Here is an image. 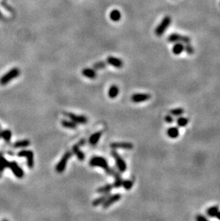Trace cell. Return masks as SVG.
Here are the masks:
<instances>
[{
    "label": "cell",
    "mask_w": 220,
    "mask_h": 221,
    "mask_svg": "<svg viewBox=\"0 0 220 221\" xmlns=\"http://www.w3.org/2000/svg\"><path fill=\"white\" fill-rule=\"evenodd\" d=\"M89 165L91 167H99L105 170V173L108 175L113 176L114 173V170L113 168L109 167L108 163L106 159L102 157H94L89 161Z\"/></svg>",
    "instance_id": "cell-1"
},
{
    "label": "cell",
    "mask_w": 220,
    "mask_h": 221,
    "mask_svg": "<svg viewBox=\"0 0 220 221\" xmlns=\"http://www.w3.org/2000/svg\"><path fill=\"white\" fill-rule=\"evenodd\" d=\"M20 75V70L19 68L15 67L10 70L8 72L4 74L1 78H0V85H6L10 82L11 80L17 78Z\"/></svg>",
    "instance_id": "cell-2"
},
{
    "label": "cell",
    "mask_w": 220,
    "mask_h": 221,
    "mask_svg": "<svg viewBox=\"0 0 220 221\" xmlns=\"http://www.w3.org/2000/svg\"><path fill=\"white\" fill-rule=\"evenodd\" d=\"M72 152L67 151V152H65V154L64 155L62 156L61 159L60 160L58 164L56 165L55 170L56 172L58 173H61L64 171L65 168H66L68 160H69L70 157H72Z\"/></svg>",
    "instance_id": "cell-3"
},
{
    "label": "cell",
    "mask_w": 220,
    "mask_h": 221,
    "mask_svg": "<svg viewBox=\"0 0 220 221\" xmlns=\"http://www.w3.org/2000/svg\"><path fill=\"white\" fill-rule=\"evenodd\" d=\"M111 155H112V157H113L114 160H115L116 165H117L118 170H119L121 173L125 172L126 170V164L125 161L123 160L122 157H121L115 150H112V151L111 152Z\"/></svg>",
    "instance_id": "cell-4"
},
{
    "label": "cell",
    "mask_w": 220,
    "mask_h": 221,
    "mask_svg": "<svg viewBox=\"0 0 220 221\" xmlns=\"http://www.w3.org/2000/svg\"><path fill=\"white\" fill-rule=\"evenodd\" d=\"M17 155L19 157H27V166L28 168H32L34 167V153L31 150H23L19 151L17 153Z\"/></svg>",
    "instance_id": "cell-5"
},
{
    "label": "cell",
    "mask_w": 220,
    "mask_h": 221,
    "mask_svg": "<svg viewBox=\"0 0 220 221\" xmlns=\"http://www.w3.org/2000/svg\"><path fill=\"white\" fill-rule=\"evenodd\" d=\"M171 22V19L170 17H166L165 18H164V20L162 21V22L160 23L158 27H156L155 29V34L157 36H161L164 34V31L168 28L169 25H170Z\"/></svg>",
    "instance_id": "cell-6"
},
{
    "label": "cell",
    "mask_w": 220,
    "mask_h": 221,
    "mask_svg": "<svg viewBox=\"0 0 220 221\" xmlns=\"http://www.w3.org/2000/svg\"><path fill=\"white\" fill-rule=\"evenodd\" d=\"M64 115L67 116L72 121L75 122L77 124H86L88 122L87 117L83 115H78L72 113H65Z\"/></svg>",
    "instance_id": "cell-7"
},
{
    "label": "cell",
    "mask_w": 220,
    "mask_h": 221,
    "mask_svg": "<svg viewBox=\"0 0 220 221\" xmlns=\"http://www.w3.org/2000/svg\"><path fill=\"white\" fill-rule=\"evenodd\" d=\"M9 168L11 169L12 173H14V175H15L17 178H22L23 177H24V171H23V170L20 168V166L17 164V162H15V161L10 162V165H9Z\"/></svg>",
    "instance_id": "cell-8"
},
{
    "label": "cell",
    "mask_w": 220,
    "mask_h": 221,
    "mask_svg": "<svg viewBox=\"0 0 220 221\" xmlns=\"http://www.w3.org/2000/svg\"><path fill=\"white\" fill-rule=\"evenodd\" d=\"M121 198V195L119 193L114 194V195H110L107 198V199L105 201V203L102 204L103 208H105V209L108 208L109 207H110L112 204H114V203L119 201Z\"/></svg>",
    "instance_id": "cell-9"
},
{
    "label": "cell",
    "mask_w": 220,
    "mask_h": 221,
    "mask_svg": "<svg viewBox=\"0 0 220 221\" xmlns=\"http://www.w3.org/2000/svg\"><path fill=\"white\" fill-rule=\"evenodd\" d=\"M151 98V95L147 93H136L134 94L131 97V100L133 102L139 103L142 102H145Z\"/></svg>",
    "instance_id": "cell-10"
},
{
    "label": "cell",
    "mask_w": 220,
    "mask_h": 221,
    "mask_svg": "<svg viewBox=\"0 0 220 221\" xmlns=\"http://www.w3.org/2000/svg\"><path fill=\"white\" fill-rule=\"evenodd\" d=\"M112 149H124V150H132L134 145L131 143H113L110 145Z\"/></svg>",
    "instance_id": "cell-11"
},
{
    "label": "cell",
    "mask_w": 220,
    "mask_h": 221,
    "mask_svg": "<svg viewBox=\"0 0 220 221\" xmlns=\"http://www.w3.org/2000/svg\"><path fill=\"white\" fill-rule=\"evenodd\" d=\"M107 62L116 68H121L123 66V62L121 59L117 58V57H111V56L107 57Z\"/></svg>",
    "instance_id": "cell-12"
},
{
    "label": "cell",
    "mask_w": 220,
    "mask_h": 221,
    "mask_svg": "<svg viewBox=\"0 0 220 221\" xmlns=\"http://www.w3.org/2000/svg\"><path fill=\"white\" fill-rule=\"evenodd\" d=\"M80 147L81 146L79 145L78 143L74 145L73 147H72V152L76 155L79 160L83 161L84 160V157H85V156H84V154L82 152V150H80Z\"/></svg>",
    "instance_id": "cell-13"
},
{
    "label": "cell",
    "mask_w": 220,
    "mask_h": 221,
    "mask_svg": "<svg viewBox=\"0 0 220 221\" xmlns=\"http://www.w3.org/2000/svg\"><path fill=\"white\" fill-rule=\"evenodd\" d=\"M111 195L110 192H107V193H104L102 194V195L100 196V197L96 198L94 201L92 202V205L93 206L96 207L99 206L100 205H102L104 203H105V201L107 199V198L109 197Z\"/></svg>",
    "instance_id": "cell-14"
},
{
    "label": "cell",
    "mask_w": 220,
    "mask_h": 221,
    "mask_svg": "<svg viewBox=\"0 0 220 221\" xmlns=\"http://www.w3.org/2000/svg\"><path fill=\"white\" fill-rule=\"evenodd\" d=\"M113 177L114 178V182L113 184L114 187H115V188H119V187H121V186H122L123 180L119 172L116 171H114Z\"/></svg>",
    "instance_id": "cell-15"
},
{
    "label": "cell",
    "mask_w": 220,
    "mask_h": 221,
    "mask_svg": "<svg viewBox=\"0 0 220 221\" xmlns=\"http://www.w3.org/2000/svg\"><path fill=\"white\" fill-rule=\"evenodd\" d=\"M167 134L169 138H172V139H175V138H178L179 135V128L177 127H169L167 131Z\"/></svg>",
    "instance_id": "cell-16"
},
{
    "label": "cell",
    "mask_w": 220,
    "mask_h": 221,
    "mask_svg": "<svg viewBox=\"0 0 220 221\" xmlns=\"http://www.w3.org/2000/svg\"><path fill=\"white\" fill-rule=\"evenodd\" d=\"M82 75L86 78H88L89 79H95L96 77V71L94 69H91V68H85L82 70Z\"/></svg>",
    "instance_id": "cell-17"
},
{
    "label": "cell",
    "mask_w": 220,
    "mask_h": 221,
    "mask_svg": "<svg viewBox=\"0 0 220 221\" xmlns=\"http://www.w3.org/2000/svg\"><path fill=\"white\" fill-rule=\"evenodd\" d=\"M102 135V131H98V132L94 133V134L89 138V143L91 145H95L96 143L99 142V140L101 138Z\"/></svg>",
    "instance_id": "cell-18"
},
{
    "label": "cell",
    "mask_w": 220,
    "mask_h": 221,
    "mask_svg": "<svg viewBox=\"0 0 220 221\" xmlns=\"http://www.w3.org/2000/svg\"><path fill=\"white\" fill-rule=\"evenodd\" d=\"M180 40H182V41L186 43H188L189 42V38L184 37H182L178 34H172V35H170V37H169V41H170V42L180 41Z\"/></svg>",
    "instance_id": "cell-19"
},
{
    "label": "cell",
    "mask_w": 220,
    "mask_h": 221,
    "mask_svg": "<svg viewBox=\"0 0 220 221\" xmlns=\"http://www.w3.org/2000/svg\"><path fill=\"white\" fill-rule=\"evenodd\" d=\"M61 125L65 128H68V129H72L75 130L77 129V124L75 122L72 120H62L61 122Z\"/></svg>",
    "instance_id": "cell-20"
},
{
    "label": "cell",
    "mask_w": 220,
    "mask_h": 221,
    "mask_svg": "<svg viewBox=\"0 0 220 221\" xmlns=\"http://www.w3.org/2000/svg\"><path fill=\"white\" fill-rule=\"evenodd\" d=\"M30 141L28 140H22L17 141L14 144V147L15 148H24L30 145Z\"/></svg>",
    "instance_id": "cell-21"
},
{
    "label": "cell",
    "mask_w": 220,
    "mask_h": 221,
    "mask_svg": "<svg viewBox=\"0 0 220 221\" xmlns=\"http://www.w3.org/2000/svg\"><path fill=\"white\" fill-rule=\"evenodd\" d=\"M113 188H114L113 185H112V184H107V185H105V186H102L99 187V188L96 190V192H97V193L100 194L107 193V192H111V190Z\"/></svg>",
    "instance_id": "cell-22"
},
{
    "label": "cell",
    "mask_w": 220,
    "mask_h": 221,
    "mask_svg": "<svg viewBox=\"0 0 220 221\" xmlns=\"http://www.w3.org/2000/svg\"><path fill=\"white\" fill-rule=\"evenodd\" d=\"M118 94H119V88L117 85H112L111 86V87L109 89L108 92V95L109 97L112 99L117 97Z\"/></svg>",
    "instance_id": "cell-23"
},
{
    "label": "cell",
    "mask_w": 220,
    "mask_h": 221,
    "mask_svg": "<svg viewBox=\"0 0 220 221\" xmlns=\"http://www.w3.org/2000/svg\"><path fill=\"white\" fill-rule=\"evenodd\" d=\"M110 17L111 20L114 21V22H119L121 17V15L120 12L118 11L117 10H114L110 12Z\"/></svg>",
    "instance_id": "cell-24"
},
{
    "label": "cell",
    "mask_w": 220,
    "mask_h": 221,
    "mask_svg": "<svg viewBox=\"0 0 220 221\" xmlns=\"http://www.w3.org/2000/svg\"><path fill=\"white\" fill-rule=\"evenodd\" d=\"M219 208L218 206L210 207V208L207 209V214L209 215V217H214L216 216V214H217L218 212L219 211Z\"/></svg>",
    "instance_id": "cell-25"
},
{
    "label": "cell",
    "mask_w": 220,
    "mask_h": 221,
    "mask_svg": "<svg viewBox=\"0 0 220 221\" xmlns=\"http://www.w3.org/2000/svg\"><path fill=\"white\" fill-rule=\"evenodd\" d=\"M176 122H177V124L179 126V127H185V126L187 125L188 122H189V120H188L186 117H179L177 119V120H176Z\"/></svg>",
    "instance_id": "cell-26"
},
{
    "label": "cell",
    "mask_w": 220,
    "mask_h": 221,
    "mask_svg": "<svg viewBox=\"0 0 220 221\" xmlns=\"http://www.w3.org/2000/svg\"><path fill=\"white\" fill-rule=\"evenodd\" d=\"M10 162L7 160L2 155H0V171H3L6 168H9Z\"/></svg>",
    "instance_id": "cell-27"
},
{
    "label": "cell",
    "mask_w": 220,
    "mask_h": 221,
    "mask_svg": "<svg viewBox=\"0 0 220 221\" xmlns=\"http://www.w3.org/2000/svg\"><path fill=\"white\" fill-rule=\"evenodd\" d=\"M184 50V45L182 44H176L174 46L172 51H173V53L175 54H181L183 51Z\"/></svg>",
    "instance_id": "cell-28"
},
{
    "label": "cell",
    "mask_w": 220,
    "mask_h": 221,
    "mask_svg": "<svg viewBox=\"0 0 220 221\" xmlns=\"http://www.w3.org/2000/svg\"><path fill=\"white\" fill-rule=\"evenodd\" d=\"M0 133H1V137L4 138V140H5V141L7 142V143H9V142L10 141V140H11V138H12L11 131L9 130H6L2 131V132Z\"/></svg>",
    "instance_id": "cell-29"
},
{
    "label": "cell",
    "mask_w": 220,
    "mask_h": 221,
    "mask_svg": "<svg viewBox=\"0 0 220 221\" xmlns=\"http://www.w3.org/2000/svg\"><path fill=\"white\" fill-rule=\"evenodd\" d=\"M134 185V181L132 180H123L122 186L126 190H129L132 188Z\"/></svg>",
    "instance_id": "cell-30"
},
{
    "label": "cell",
    "mask_w": 220,
    "mask_h": 221,
    "mask_svg": "<svg viewBox=\"0 0 220 221\" xmlns=\"http://www.w3.org/2000/svg\"><path fill=\"white\" fill-rule=\"evenodd\" d=\"M184 109L182 108H175V109H172V110H170V114L172 115H174V116H180L181 115H182L184 113Z\"/></svg>",
    "instance_id": "cell-31"
},
{
    "label": "cell",
    "mask_w": 220,
    "mask_h": 221,
    "mask_svg": "<svg viewBox=\"0 0 220 221\" xmlns=\"http://www.w3.org/2000/svg\"><path fill=\"white\" fill-rule=\"evenodd\" d=\"M107 63L105 62H98L94 64V69L95 70H102L106 67Z\"/></svg>",
    "instance_id": "cell-32"
},
{
    "label": "cell",
    "mask_w": 220,
    "mask_h": 221,
    "mask_svg": "<svg viewBox=\"0 0 220 221\" xmlns=\"http://www.w3.org/2000/svg\"><path fill=\"white\" fill-rule=\"evenodd\" d=\"M164 120H165V122H167V123L171 124V123H173L174 121H175V119L173 118V117H172V115H167V116H165Z\"/></svg>",
    "instance_id": "cell-33"
},
{
    "label": "cell",
    "mask_w": 220,
    "mask_h": 221,
    "mask_svg": "<svg viewBox=\"0 0 220 221\" xmlns=\"http://www.w3.org/2000/svg\"><path fill=\"white\" fill-rule=\"evenodd\" d=\"M196 219L197 221H207V218L206 217L204 216V215H197V216Z\"/></svg>",
    "instance_id": "cell-34"
},
{
    "label": "cell",
    "mask_w": 220,
    "mask_h": 221,
    "mask_svg": "<svg viewBox=\"0 0 220 221\" xmlns=\"http://www.w3.org/2000/svg\"><path fill=\"white\" fill-rule=\"evenodd\" d=\"M186 51L187 52V53H189V54L193 53V49L191 48L190 46H187L186 47Z\"/></svg>",
    "instance_id": "cell-35"
},
{
    "label": "cell",
    "mask_w": 220,
    "mask_h": 221,
    "mask_svg": "<svg viewBox=\"0 0 220 221\" xmlns=\"http://www.w3.org/2000/svg\"><path fill=\"white\" fill-rule=\"evenodd\" d=\"M216 217H217V218L219 219V220H220V211L218 212V213L216 214Z\"/></svg>",
    "instance_id": "cell-36"
},
{
    "label": "cell",
    "mask_w": 220,
    "mask_h": 221,
    "mask_svg": "<svg viewBox=\"0 0 220 221\" xmlns=\"http://www.w3.org/2000/svg\"><path fill=\"white\" fill-rule=\"evenodd\" d=\"M0 138H1V133H0Z\"/></svg>",
    "instance_id": "cell-37"
},
{
    "label": "cell",
    "mask_w": 220,
    "mask_h": 221,
    "mask_svg": "<svg viewBox=\"0 0 220 221\" xmlns=\"http://www.w3.org/2000/svg\"><path fill=\"white\" fill-rule=\"evenodd\" d=\"M0 178H1V175H0Z\"/></svg>",
    "instance_id": "cell-38"
}]
</instances>
